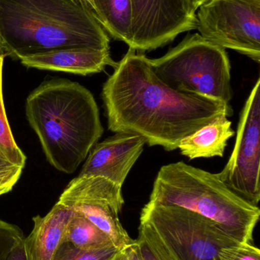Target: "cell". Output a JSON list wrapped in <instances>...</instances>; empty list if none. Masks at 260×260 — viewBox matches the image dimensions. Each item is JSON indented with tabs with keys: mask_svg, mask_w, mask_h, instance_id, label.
I'll return each mask as SVG.
<instances>
[{
	"mask_svg": "<svg viewBox=\"0 0 260 260\" xmlns=\"http://www.w3.org/2000/svg\"><path fill=\"white\" fill-rule=\"evenodd\" d=\"M102 97L109 130L139 135L149 146L168 151L203 126L234 114L224 102L172 89L150 59L131 49L104 84Z\"/></svg>",
	"mask_w": 260,
	"mask_h": 260,
	"instance_id": "1",
	"label": "cell"
},
{
	"mask_svg": "<svg viewBox=\"0 0 260 260\" xmlns=\"http://www.w3.org/2000/svg\"><path fill=\"white\" fill-rule=\"evenodd\" d=\"M25 114L47 161L65 174L76 171L103 134L93 94L68 79L41 83L27 98Z\"/></svg>",
	"mask_w": 260,
	"mask_h": 260,
	"instance_id": "2",
	"label": "cell"
},
{
	"mask_svg": "<svg viewBox=\"0 0 260 260\" xmlns=\"http://www.w3.org/2000/svg\"><path fill=\"white\" fill-rule=\"evenodd\" d=\"M0 35L6 56L18 59L61 49L110 48L85 0H2Z\"/></svg>",
	"mask_w": 260,
	"mask_h": 260,
	"instance_id": "3",
	"label": "cell"
},
{
	"mask_svg": "<svg viewBox=\"0 0 260 260\" xmlns=\"http://www.w3.org/2000/svg\"><path fill=\"white\" fill-rule=\"evenodd\" d=\"M150 204L175 206L221 226L243 243L252 244L260 209L234 193L217 174L183 161L163 165L156 177Z\"/></svg>",
	"mask_w": 260,
	"mask_h": 260,
	"instance_id": "4",
	"label": "cell"
},
{
	"mask_svg": "<svg viewBox=\"0 0 260 260\" xmlns=\"http://www.w3.org/2000/svg\"><path fill=\"white\" fill-rule=\"evenodd\" d=\"M150 62L157 76L172 89L230 105V64L227 52L199 34L186 37L164 56Z\"/></svg>",
	"mask_w": 260,
	"mask_h": 260,
	"instance_id": "5",
	"label": "cell"
},
{
	"mask_svg": "<svg viewBox=\"0 0 260 260\" xmlns=\"http://www.w3.org/2000/svg\"><path fill=\"white\" fill-rule=\"evenodd\" d=\"M140 222L151 229L171 260H224L230 249L245 244L213 221L178 206L148 203Z\"/></svg>",
	"mask_w": 260,
	"mask_h": 260,
	"instance_id": "6",
	"label": "cell"
},
{
	"mask_svg": "<svg viewBox=\"0 0 260 260\" xmlns=\"http://www.w3.org/2000/svg\"><path fill=\"white\" fill-rule=\"evenodd\" d=\"M206 41L260 62V0H206L197 10Z\"/></svg>",
	"mask_w": 260,
	"mask_h": 260,
	"instance_id": "7",
	"label": "cell"
},
{
	"mask_svg": "<svg viewBox=\"0 0 260 260\" xmlns=\"http://www.w3.org/2000/svg\"><path fill=\"white\" fill-rule=\"evenodd\" d=\"M260 80L256 81L238 123L232 156L217 174L224 184L247 203L258 206L260 200Z\"/></svg>",
	"mask_w": 260,
	"mask_h": 260,
	"instance_id": "8",
	"label": "cell"
},
{
	"mask_svg": "<svg viewBox=\"0 0 260 260\" xmlns=\"http://www.w3.org/2000/svg\"><path fill=\"white\" fill-rule=\"evenodd\" d=\"M58 202L83 215L119 250L134 242L119 220L124 204L122 186L102 177H77L69 183Z\"/></svg>",
	"mask_w": 260,
	"mask_h": 260,
	"instance_id": "9",
	"label": "cell"
},
{
	"mask_svg": "<svg viewBox=\"0 0 260 260\" xmlns=\"http://www.w3.org/2000/svg\"><path fill=\"white\" fill-rule=\"evenodd\" d=\"M129 49L149 51L163 47L179 35L196 29V13L189 0H131Z\"/></svg>",
	"mask_w": 260,
	"mask_h": 260,
	"instance_id": "10",
	"label": "cell"
},
{
	"mask_svg": "<svg viewBox=\"0 0 260 260\" xmlns=\"http://www.w3.org/2000/svg\"><path fill=\"white\" fill-rule=\"evenodd\" d=\"M146 144L139 135L116 133L93 147L78 177H102L122 187Z\"/></svg>",
	"mask_w": 260,
	"mask_h": 260,
	"instance_id": "11",
	"label": "cell"
},
{
	"mask_svg": "<svg viewBox=\"0 0 260 260\" xmlns=\"http://www.w3.org/2000/svg\"><path fill=\"white\" fill-rule=\"evenodd\" d=\"M27 68L87 75L100 73L107 66L115 68L118 62L111 59L109 50L76 47L61 49L20 58Z\"/></svg>",
	"mask_w": 260,
	"mask_h": 260,
	"instance_id": "12",
	"label": "cell"
},
{
	"mask_svg": "<svg viewBox=\"0 0 260 260\" xmlns=\"http://www.w3.org/2000/svg\"><path fill=\"white\" fill-rule=\"evenodd\" d=\"M73 211L57 202L42 217H34V228L24 238L31 260H53Z\"/></svg>",
	"mask_w": 260,
	"mask_h": 260,
	"instance_id": "13",
	"label": "cell"
},
{
	"mask_svg": "<svg viewBox=\"0 0 260 260\" xmlns=\"http://www.w3.org/2000/svg\"><path fill=\"white\" fill-rule=\"evenodd\" d=\"M232 123L225 116L203 126L180 142L178 148L190 160L224 156L227 141L235 136Z\"/></svg>",
	"mask_w": 260,
	"mask_h": 260,
	"instance_id": "14",
	"label": "cell"
},
{
	"mask_svg": "<svg viewBox=\"0 0 260 260\" xmlns=\"http://www.w3.org/2000/svg\"><path fill=\"white\" fill-rule=\"evenodd\" d=\"M93 10L110 36L129 44L132 20L131 0H94Z\"/></svg>",
	"mask_w": 260,
	"mask_h": 260,
	"instance_id": "15",
	"label": "cell"
},
{
	"mask_svg": "<svg viewBox=\"0 0 260 260\" xmlns=\"http://www.w3.org/2000/svg\"><path fill=\"white\" fill-rule=\"evenodd\" d=\"M62 242L70 243L84 250H99L114 246L100 229L74 211L66 227Z\"/></svg>",
	"mask_w": 260,
	"mask_h": 260,
	"instance_id": "16",
	"label": "cell"
},
{
	"mask_svg": "<svg viewBox=\"0 0 260 260\" xmlns=\"http://www.w3.org/2000/svg\"><path fill=\"white\" fill-rule=\"evenodd\" d=\"M5 56L0 55V151L12 163L24 168L26 156L17 145L11 131L3 98L2 73Z\"/></svg>",
	"mask_w": 260,
	"mask_h": 260,
	"instance_id": "17",
	"label": "cell"
},
{
	"mask_svg": "<svg viewBox=\"0 0 260 260\" xmlns=\"http://www.w3.org/2000/svg\"><path fill=\"white\" fill-rule=\"evenodd\" d=\"M119 250L114 246L99 250H84L70 243L62 242L53 260H109Z\"/></svg>",
	"mask_w": 260,
	"mask_h": 260,
	"instance_id": "18",
	"label": "cell"
},
{
	"mask_svg": "<svg viewBox=\"0 0 260 260\" xmlns=\"http://www.w3.org/2000/svg\"><path fill=\"white\" fill-rule=\"evenodd\" d=\"M142 260H171L147 224L140 222L136 240Z\"/></svg>",
	"mask_w": 260,
	"mask_h": 260,
	"instance_id": "19",
	"label": "cell"
},
{
	"mask_svg": "<svg viewBox=\"0 0 260 260\" xmlns=\"http://www.w3.org/2000/svg\"><path fill=\"white\" fill-rule=\"evenodd\" d=\"M23 168L11 162L0 151V196L12 190L21 177Z\"/></svg>",
	"mask_w": 260,
	"mask_h": 260,
	"instance_id": "20",
	"label": "cell"
},
{
	"mask_svg": "<svg viewBox=\"0 0 260 260\" xmlns=\"http://www.w3.org/2000/svg\"><path fill=\"white\" fill-rule=\"evenodd\" d=\"M24 238L19 228L0 220V260H5L11 250Z\"/></svg>",
	"mask_w": 260,
	"mask_h": 260,
	"instance_id": "21",
	"label": "cell"
},
{
	"mask_svg": "<svg viewBox=\"0 0 260 260\" xmlns=\"http://www.w3.org/2000/svg\"><path fill=\"white\" fill-rule=\"evenodd\" d=\"M224 260H260V250L253 244L245 243L230 249Z\"/></svg>",
	"mask_w": 260,
	"mask_h": 260,
	"instance_id": "22",
	"label": "cell"
},
{
	"mask_svg": "<svg viewBox=\"0 0 260 260\" xmlns=\"http://www.w3.org/2000/svg\"><path fill=\"white\" fill-rule=\"evenodd\" d=\"M5 260H31L24 238L11 250Z\"/></svg>",
	"mask_w": 260,
	"mask_h": 260,
	"instance_id": "23",
	"label": "cell"
},
{
	"mask_svg": "<svg viewBox=\"0 0 260 260\" xmlns=\"http://www.w3.org/2000/svg\"><path fill=\"white\" fill-rule=\"evenodd\" d=\"M127 250H128L129 260H142L136 240H134V242L131 245L127 247Z\"/></svg>",
	"mask_w": 260,
	"mask_h": 260,
	"instance_id": "24",
	"label": "cell"
},
{
	"mask_svg": "<svg viewBox=\"0 0 260 260\" xmlns=\"http://www.w3.org/2000/svg\"><path fill=\"white\" fill-rule=\"evenodd\" d=\"M109 260H129L127 247L119 250Z\"/></svg>",
	"mask_w": 260,
	"mask_h": 260,
	"instance_id": "25",
	"label": "cell"
},
{
	"mask_svg": "<svg viewBox=\"0 0 260 260\" xmlns=\"http://www.w3.org/2000/svg\"><path fill=\"white\" fill-rule=\"evenodd\" d=\"M206 1V0H189V3H190L192 11L196 13L197 10H198L199 6Z\"/></svg>",
	"mask_w": 260,
	"mask_h": 260,
	"instance_id": "26",
	"label": "cell"
},
{
	"mask_svg": "<svg viewBox=\"0 0 260 260\" xmlns=\"http://www.w3.org/2000/svg\"><path fill=\"white\" fill-rule=\"evenodd\" d=\"M90 6H91L92 9H93V5H94V0H85Z\"/></svg>",
	"mask_w": 260,
	"mask_h": 260,
	"instance_id": "27",
	"label": "cell"
},
{
	"mask_svg": "<svg viewBox=\"0 0 260 260\" xmlns=\"http://www.w3.org/2000/svg\"><path fill=\"white\" fill-rule=\"evenodd\" d=\"M0 55H3V56H6V54H5L4 50H3V46L0 44Z\"/></svg>",
	"mask_w": 260,
	"mask_h": 260,
	"instance_id": "28",
	"label": "cell"
},
{
	"mask_svg": "<svg viewBox=\"0 0 260 260\" xmlns=\"http://www.w3.org/2000/svg\"><path fill=\"white\" fill-rule=\"evenodd\" d=\"M1 1L2 0H0V4H1ZM0 44H1L2 46H3V42H2V38H1V35H0ZM4 50V49H3Z\"/></svg>",
	"mask_w": 260,
	"mask_h": 260,
	"instance_id": "29",
	"label": "cell"
},
{
	"mask_svg": "<svg viewBox=\"0 0 260 260\" xmlns=\"http://www.w3.org/2000/svg\"><path fill=\"white\" fill-rule=\"evenodd\" d=\"M1 152H2V151H1Z\"/></svg>",
	"mask_w": 260,
	"mask_h": 260,
	"instance_id": "30",
	"label": "cell"
}]
</instances>
